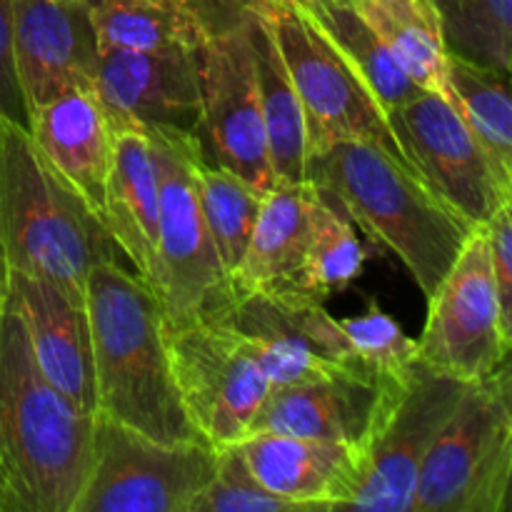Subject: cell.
<instances>
[{"label":"cell","instance_id":"cell-2","mask_svg":"<svg viewBox=\"0 0 512 512\" xmlns=\"http://www.w3.org/2000/svg\"><path fill=\"white\" fill-rule=\"evenodd\" d=\"M85 313L93 343L95 415L160 443H205L180 400L163 308L153 290L118 260H105L88 273Z\"/></svg>","mask_w":512,"mask_h":512},{"label":"cell","instance_id":"cell-14","mask_svg":"<svg viewBox=\"0 0 512 512\" xmlns=\"http://www.w3.org/2000/svg\"><path fill=\"white\" fill-rule=\"evenodd\" d=\"M465 385L420 365L388 423L368 448L363 483L348 510L410 512L420 468L458 405Z\"/></svg>","mask_w":512,"mask_h":512},{"label":"cell","instance_id":"cell-21","mask_svg":"<svg viewBox=\"0 0 512 512\" xmlns=\"http://www.w3.org/2000/svg\"><path fill=\"white\" fill-rule=\"evenodd\" d=\"M160 180L153 143L143 128H118L105 185L103 225L135 275L153 288L158 258Z\"/></svg>","mask_w":512,"mask_h":512},{"label":"cell","instance_id":"cell-22","mask_svg":"<svg viewBox=\"0 0 512 512\" xmlns=\"http://www.w3.org/2000/svg\"><path fill=\"white\" fill-rule=\"evenodd\" d=\"M310 205L313 188L308 183H278L265 193L243 260L230 275V295H308L303 270Z\"/></svg>","mask_w":512,"mask_h":512},{"label":"cell","instance_id":"cell-23","mask_svg":"<svg viewBox=\"0 0 512 512\" xmlns=\"http://www.w3.org/2000/svg\"><path fill=\"white\" fill-rule=\"evenodd\" d=\"M245 5L250 18V45H253L260 118L268 143L270 170L275 175V185H300L305 183V165H308V128H305L303 105L258 0H245Z\"/></svg>","mask_w":512,"mask_h":512},{"label":"cell","instance_id":"cell-3","mask_svg":"<svg viewBox=\"0 0 512 512\" xmlns=\"http://www.w3.org/2000/svg\"><path fill=\"white\" fill-rule=\"evenodd\" d=\"M305 183L343 210L350 223L393 250L425 300L443 283L475 230L445 208L408 165L363 140H333L313 150Z\"/></svg>","mask_w":512,"mask_h":512},{"label":"cell","instance_id":"cell-6","mask_svg":"<svg viewBox=\"0 0 512 512\" xmlns=\"http://www.w3.org/2000/svg\"><path fill=\"white\" fill-rule=\"evenodd\" d=\"M200 80V150L260 193L275 188L260 118L250 18L245 0H210L203 35L195 45Z\"/></svg>","mask_w":512,"mask_h":512},{"label":"cell","instance_id":"cell-10","mask_svg":"<svg viewBox=\"0 0 512 512\" xmlns=\"http://www.w3.org/2000/svg\"><path fill=\"white\" fill-rule=\"evenodd\" d=\"M258 5L303 105L308 155L333 140H363L408 165L395 143L385 110L315 33L313 25L288 0H258Z\"/></svg>","mask_w":512,"mask_h":512},{"label":"cell","instance_id":"cell-29","mask_svg":"<svg viewBox=\"0 0 512 512\" xmlns=\"http://www.w3.org/2000/svg\"><path fill=\"white\" fill-rule=\"evenodd\" d=\"M363 263L365 248L355 235L353 223L345 218L343 210L335 208L313 188L303 270V285L308 295L325 303L333 295L343 293L355 278H360Z\"/></svg>","mask_w":512,"mask_h":512},{"label":"cell","instance_id":"cell-28","mask_svg":"<svg viewBox=\"0 0 512 512\" xmlns=\"http://www.w3.org/2000/svg\"><path fill=\"white\" fill-rule=\"evenodd\" d=\"M193 173L205 228L230 283V275L243 260L250 235L258 223L265 193L255 190L230 170L210 163L200 148L195 150Z\"/></svg>","mask_w":512,"mask_h":512},{"label":"cell","instance_id":"cell-32","mask_svg":"<svg viewBox=\"0 0 512 512\" xmlns=\"http://www.w3.org/2000/svg\"><path fill=\"white\" fill-rule=\"evenodd\" d=\"M188 512H305L298 503L270 493L250 473L238 443L215 448V473L195 495Z\"/></svg>","mask_w":512,"mask_h":512},{"label":"cell","instance_id":"cell-4","mask_svg":"<svg viewBox=\"0 0 512 512\" xmlns=\"http://www.w3.org/2000/svg\"><path fill=\"white\" fill-rule=\"evenodd\" d=\"M0 248L10 273L58 285L85 305L88 273L115 243L23 123L0 113Z\"/></svg>","mask_w":512,"mask_h":512},{"label":"cell","instance_id":"cell-20","mask_svg":"<svg viewBox=\"0 0 512 512\" xmlns=\"http://www.w3.org/2000/svg\"><path fill=\"white\" fill-rule=\"evenodd\" d=\"M25 128L53 168L103 223L115 130L95 90H70L28 110Z\"/></svg>","mask_w":512,"mask_h":512},{"label":"cell","instance_id":"cell-33","mask_svg":"<svg viewBox=\"0 0 512 512\" xmlns=\"http://www.w3.org/2000/svg\"><path fill=\"white\" fill-rule=\"evenodd\" d=\"M483 230L488 238L490 270H493L495 293H498L500 320H503L505 333L512 338V200L495 210Z\"/></svg>","mask_w":512,"mask_h":512},{"label":"cell","instance_id":"cell-26","mask_svg":"<svg viewBox=\"0 0 512 512\" xmlns=\"http://www.w3.org/2000/svg\"><path fill=\"white\" fill-rule=\"evenodd\" d=\"M443 95L485 150L500 183L512 190L510 75L448 53Z\"/></svg>","mask_w":512,"mask_h":512},{"label":"cell","instance_id":"cell-31","mask_svg":"<svg viewBox=\"0 0 512 512\" xmlns=\"http://www.w3.org/2000/svg\"><path fill=\"white\" fill-rule=\"evenodd\" d=\"M355 355L385 383L410 385L420 370L418 340L408 338L398 323L378 303H370L358 318L340 320Z\"/></svg>","mask_w":512,"mask_h":512},{"label":"cell","instance_id":"cell-13","mask_svg":"<svg viewBox=\"0 0 512 512\" xmlns=\"http://www.w3.org/2000/svg\"><path fill=\"white\" fill-rule=\"evenodd\" d=\"M223 318L238 330L273 388L333 375L378 378L355 355L340 320L308 295H233Z\"/></svg>","mask_w":512,"mask_h":512},{"label":"cell","instance_id":"cell-11","mask_svg":"<svg viewBox=\"0 0 512 512\" xmlns=\"http://www.w3.org/2000/svg\"><path fill=\"white\" fill-rule=\"evenodd\" d=\"M390 130L415 178L468 228H483L512 200L493 163L443 93L420 90L388 113Z\"/></svg>","mask_w":512,"mask_h":512},{"label":"cell","instance_id":"cell-15","mask_svg":"<svg viewBox=\"0 0 512 512\" xmlns=\"http://www.w3.org/2000/svg\"><path fill=\"white\" fill-rule=\"evenodd\" d=\"M10 53L25 113L70 90H95L100 45L90 0H13Z\"/></svg>","mask_w":512,"mask_h":512},{"label":"cell","instance_id":"cell-9","mask_svg":"<svg viewBox=\"0 0 512 512\" xmlns=\"http://www.w3.org/2000/svg\"><path fill=\"white\" fill-rule=\"evenodd\" d=\"M165 340L180 400L200 438L213 448L243 440L273 385L238 330L213 315L165 325Z\"/></svg>","mask_w":512,"mask_h":512},{"label":"cell","instance_id":"cell-34","mask_svg":"<svg viewBox=\"0 0 512 512\" xmlns=\"http://www.w3.org/2000/svg\"><path fill=\"white\" fill-rule=\"evenodd\" d=\"M10 33H13V0H0V113L25 125L23 98H20L13 53H10Z\"/></svg>","mask_w":512,"mask_h":512},{"label":"cell","instance_id":"cell-18","mask_svg":"<svg viewBox=\"0 0 512 512\" xmlns=\"http://www.w3.org/2000/svg\"><path fill=\"white\" fill-rule=\"evenodd\" d=\"M238 448L263 488L305 512L348 510L368 460L355 445L285 433H248Z\"/></svg>","mask_w":512,"mask_h":512},{"label":"cell","instance_id":"cell-30","mask_svg":"<svg viewBox=\"0 0 512 512\" xmlns=\"http://www.w3.org/2000/svg\"><path fill=\"white\" fill-rule=\"evenodd\" d=\"M450 55L512 73V0H433Z\"/></svg>","mask_w":512,"mask_h":512},{"label":"cell","instance_id":"cell-27","mask_svg":"<svg viewBox=\"0 0 512 512\" xmlns=\"http://www.w3.org/2000/svg\"><path fill=\"white\" fill-rule=\"evenodd\" d=\"M400 68L423 90L443 93L445 33L433 0H350Z\"/></svg>","mask_w":512,"mask_h":512},{"label":"cell","instance_id":"cell-8","mask_svg":"<svg viewBox=\"0 0 512 512\" xmlns=\"http://www.w3.org/2000/svg\"><path fill=\"white\" fill-rule=\"evenodd\" d=\"M213 473V445L160 443L95 415L88 478L73 512H188Z\"/></svg>","mask_w":512,"mask_h":512},{"label":"cell","instance_id":"cell-12","mask_svg":"<svg viewBox=\"0 0 512 512\" xmlns=\"http://www.w3.org/2000/svg\"><path fill=\"white\" fill-rule=\"evenodd\" d=\"M512 338L500 320L488 238L475 228L453 268L428 298L418 358L433 373L460 383L490 378L510 358Z\"/></svg>","mask_w":512,"mask_h":512},{"label":"cell","instance_id":"cell-19","mask_svg":"<svg viewBox=\"0 0 512 512\" xmlns=\"http://www.w3.org/2000/svg\"><path fill=\"white\" fill-rule=\"evenodd\" d=\"M8 280L40 373L83 413L95 415L93 343L85 305L48 280L10 270Z\"/></svg>","mask_w":512,"mask_h":512},{"label":"cell","instance_id":"cell-24","mask_svg":"<svg viewBox=\"0 0 512 512\" xmlns=\"http://www.w3.org/2000/svg\"><path fill=\"white\" fill-rule=\"evenodd\" d=\"M288 3L348 65L350 73L365 85L385 115L423 90L400 68L398 60L390 55L375 30L360 18L350 0H288Z\"/></svg>","mask_w":512,"mask_h":512},{"label":"cell","instance_id":"cell-5","mask_svg":"<svg viewBox=\"0 0 512 512\" xmlns=\"http://www.w3.org/2000/svg\"><path fill=\"white\" fill-rule=\"evenodd\" d=\"M512 480L510 358L480 383L465 385L435 438L410 512H505Z\"/></svg>","mask_w":512,"mask_h":512},{"label":"cell","instance_id":"cell-7","mask_svg":"<svg viewBox=\"0 0 512 512\" xmlns=\"http://www.w3.org/2000/svg\"><path fill=\"white\" fill-rule=\"evenodd\" d=\"M145 133L153 143L160 180L158 258L150 290L163 308L165 325L223 315L233 295L200 213L193 173L198 140L170 128Z\"/></svg>","mask_w":512,"mask_h":512},{"label":"cell","instance_id":"cell-35","mask_svg":"<svg viewBox=\"0 0 512 512\" xmlns=\"http://www.w3.org/2000/svg\"><path fill=\"white\" fill-rule=\"evenodd\" d=\"M8 263H5L3 248H0V318H3V308H5V298H8Z\"/></svg>","mask_w":512,"mask_h":512},{"label":"cell","instance_id":"cell-16","mask_svg":"<svg viewBox=\"0 0 512 512\" xmlns=\"http://www.w3.org/2000/svg\"><path fill=\"white\" fill-rule=\"evenodd\" d=\"M93 88L113 130L170 128L193 135L198 130L195 48L100 50Z\"/></svg>","mask_w":512,"mask_h":512},{"label":"cell","instance_id":"cell-1","mask_svg":"<svg viewBox=\"0 0 512 512\" xmlns=\"http://www.w3.org/2000/svg\"><path fill=\"white\" fill-rule=\"evenodd\" d=\"M93 420L40 373L8 288L0 318V512H73L88 478Z\"/></svg>","mask_w":512,"mask_h":512},{"label":"cell","instance_id":"cell-17","mask_svg":"<svg viewBox=\"0 0 512 512\" xmlns=\"http://www.w3.org/2000/svg\"><path fill=\"white\" fill-rule=\"evenodd\" d=\"M415 380V378H413ZM408 385L360 375H333L270 388L250 433H285L333 440L368 453Z\"/></svg>","mask_w":512,"mask_h":512},{"label":"cell","instance_id":"cell-25","mask_svg":"<svg viewBox=\"0 0 512 512\" xmlns=\"http://www.w3.org/2000/svg\"><path fill=\"white\" fill-rule=\"evenodd\" d=\"M210 0H90L100 50L195 48Z\"/></svg>","mask_w":512,"mask_h":512}]
</instances>
